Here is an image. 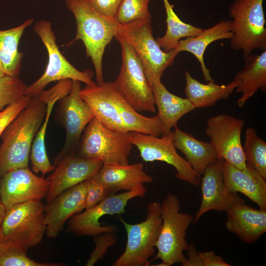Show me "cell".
Here are the masks:
<instances>
[{"label":"cell","instance_id":"1","mask_svg":"<svg viewBox=\"0 0 266 266\" xmlns=\"http://www.w3.org/2000/svg\"><path fill=\"white\" fill-rule=\"evenodd\" d=\"M80 95L93 110L95 117L110 129L156 136L164 134L158 115L148 117L139 113L116 91L113 82L86 85Z\"/></svg>","mask_w":266,"mask_h":266},{"label":"cell","instance_id":"2","mask_svg":"<svg viewBox=\"0 0 266 266\" xmlns=\"http://www.w3.org/2000/svg\"><path fill=\"white\" fill-rule=\"evenodd\" d=\"M50 90L33 97L1 133L0 145V176L19 168L28 167L34 136L46 111Z\"/></svg>","mask_w":266,"mask_h":266},{"label":"cell","instance_id":"3","mask_svg":"<svg viewBox=\"0 0 266 266\" xmlns=\"http://www.w3.org/2000/svg\"><path fill=\"white\" fill-rule=\"evenodd\" d=\"M67 9L74 15L77 30L73 40H81L86 54L93 62L97 84L104 82L102 58L106 46L115 37L119 24L114 19L97 12L86 0H66Z\"/></svg>","mask_w":266,"mask_h":266},{"label":"cell","instance_id":"4","mask_svg":"<svg viewBox=\"0 0 266 266\" xmlns=\"http://www.w3.org/2000/svg\"><path fill=\"white\" fill-rule=\"evenodd\" d=\"M152 33L151 19L139 20L119 24L115 37L133 48L151 86L161 81L164 72L173 64L178 54L175 50L168 52L163 51Z\"/></svg>","mask_w":266,"mask_h":266},{"label":"cell","instance_id":"5","mask_svg":"<svg viewBox=\"0 0 266 266\" xmlns=\"http://www.w3.org/2000/svg\"><path fill=\"white\" fill-rule=\"evenodd\" d=\"M133 146L130 132L110 129L94 117L83 131L76 154L103 165H127Z\"/></svg>","mask_w":266,"mask_h":266},{"label":"cell","instance_id":"6","mask_svg":"<svg viewBox=\"0 0 266 266\" xmlns=\"http://www.w3.org/2000/svg\"><path fill=\"white\" fill-rule=\"evenodd\" d=\"M264 0H235L230 6L233 37L230 45L245 59L255 49L266 50Z\"/></svg>","mask_w":266,"mask_h":266},{"label":"cell","instance_id":"7","mask_svg":"<svg viewBox=\"0 0 266 266\" xmlns=\"http://www.w3.org/2000/svg\"><path fill=\"white\" fill-rule=\"evenodd\" d=\"M180 202L177 196L168 194L161 203L162 224L156 247L158 252L154 259H160L170 266L182 264L187 257L183 252L189 244L186 239V231L194 217L180 212Z\"/></svg>","mask_w":266,"mask_h":266},{"label":"cell","instance_id":"8","mask_svg":"<svg viewBox=\"0 0 266 266\" xmlns=\"http://www.w3.org/2000/svg\"><path fill=\"white\" fill-rule=\"evenodd\" d=\"M161 203L154 201L148 205L145 220L131 224L120 219L127 234L124 252L113 266H148L149 259L155 253V248L162 224Z\"/></svg>","mask_w":266,"mask_h":266},{"label":"cell","instance_id":"9","mask_svg":"<svg viewBox=\"0 0 266 266\" xmlns=\"http://www.w3.org/2000/svg\"><path fill=\"white\" fill-rule=\"evenodd\" d=\"M121 48L122 64L113 85L116 91L137 112H156L152 86L133 48L117 39Z\"/></svg>","mask_w":266,"mask_h":266},{"label":"cell","instance_id":"10","mask_svg":"<svg viewBox=\"0 0 266 266\" xmlns=\"http://www.w3.org/2000/svg\"><path fill=\"white\" fill-rule=\"evenodd\" d=\"M45 205L31 200L6 209L0 227L2 241L20 244L26 248L38 245L46 232Z\"/></svg>","mask_w":266,"mask_h":266},{"label":"cell","instance_id":"11","mask_svg":"<svg viewBox=\"0 0 266 266\" xmlns=\"http://www.w3.org/2000/svg\"><path fill=\"white\" fill-rule=\"evenodd\" d=\"M41 39L48 53L47 66L41 76L31 85L27 86L25 95L30 97L37 96L44 90L49 83L56 81L70 79L82 82L92 85L96 83L92 81L93 72L88 69L84 71L78 70L73 66L60 52L54 32L50 22L41 20L35 23L33 27Z\"/></svg>","mask_w":266,"mask_h":266},{"label":"cell","instance_id":"12","mask_svg":"<svg viewBox=\"0 0 266 266\" xmlns=\"http://www.w3.org/2000/svg\"><path fill=\"white\" fill-rule=\"evenodd\" d=\"M80 81L72 80L70 92L59 100L57 118L66 130L65 143L54 158L56 166L64 156L76 151L85 128L95 117L94 112L80 95Z\"/></svg>","mask_w":266,"mask_h":266},{"label":"cell","instance_id":"13","mask_svg":"<svg viewBox=\"0 0 266 266\" xmlns=\"http://www.w3.org/2000/svg\"><path fill=\"white\" fill-rule=\"evenodd\" d=\"M146 192L144 185L131 191L113 194L94 207L72 216L68 221L67 232L77 235L95 236L104 233L116 232L114 225L102 226L100 219L105 215L121 214L126 212L128 201L137 197H143Z\"/></svg>","mask_w":266,"mask_h":266},{"label":"cell","instance_id":"14","mask_svg":"<svg viewBox=\"0 0 266 266\" xmlns=\"http://www.w3.org/2000/svg\"><path fill=\"white\" fill-rule=\"evenodd\" d=\"M130 133L131 143L137 147L144 161L165 162L175 168L176 178L195 186L200 185V178L188 161L177 153L173 141L172 131L161 137L135 132Z\"/></svg>","mask_w":266,"mask_h":266},{"label":"cell","instance_id":"15","mask_svg":"<svg viewBox=\"0 0 266 266\" xmlns=\"http://www.w3.org/2000/svg\"><path fill=\"white\" fill-rule=\"evenodd\" d=\"M244 125L242 119L220 114L208 119L205 130L218 159H223L240 169L246 166L241 141Z\"/></svg>","mask_w":266,"mask_h":266},{"label":"cell","instance_id":"16","mask_svg":"<svg viewBox=\"0 0 266 266\" xmlns=\"http://www.w3.org/2000/svg\"><path fill=\"white\" fill-rule=\"evenodd\" d=\"M50 187L48 178L38 177L28 167L11 170L1 177L0 201L6 209L31 200H41Z\"/></svg>","mask_w":266,"mask_h":266},{"label":"cell","instance_id":"17","mask_svg":"<svg viewBox=\"0 0 266 266\" xmlns=\"http://www.w3.org/2000/svg\"><path fill=\"white\" fill-rule=\"evenodd\" d=\"M102 165L99 160L81 157L76 153L64 156L48 177L50 187L46 197L47 202L66 190L94 176Z\"/></svg>","mask_w":266,"mask_h":266},{"label":"cell","instance_id":"18","mask_svg":"<svg viewBox=\"0 0 266 266\" xmlns=\"http://www.w3.org/2000/svg\"><path fill=\"white\" fill-rule=\"evenodd\" d=\"M88 180L64 191L44 206V223L48 238L56 237L66 222L85 209Z\"/></svg>","mask_w":266,"mask_h":266},{"label":"cell","instance_id":"19","mask_svg":"<svg viewBox=\"0 0 266 266\" xmlns=\"http://www.w3.org/2000/svg\"><path fill=\"white\" fill-rule=\"evenodd\" d=\"M223 161L218 159L208 166L202 175L200 180L202 200L194 217V223L208 211H227L233 204L244 202L236 193H231L226 189L222 170Z\"/></svg>","mask_w":266,"mask_h":266},{"label":"cell","instance_id":"20","mask_svg":"<svg viewBox=\"0 0 266 266\" xmlns=\"http://www.w3.org/2000/svg\"><path fill=\"white\" fill-rule=\"evenodd\" d=\"M223 181L230 192H239L256 203L260 209L266 210V182L252 166L246 164L240 169L223 161L222 167Z\"/></svg>","mask_w":266,"mask_h":266},{"label":"cell","instance_id":"21","mask_svg":"<svg viewBox=\"0 0 266 266\" xmlns=\"http://www.w3.org/2000/svg\"><path fill=\"white\" fill-rule=\"evenodd\" d=\"M226 212L227 229L245 243L256 242L266 232V210L241 202L233 204Z\"/></svg>","mask_w":266,"mask_h":266},{"label":"cell","instance_id":"22","mask_svg":"<svg viewBox=\"0 0 266 266\" xmlns=\"http://www.w3.org/2000/svg\"><path fill=\"white\" fill-rule=\"evenodd\" d=\"M72 80L59 81L50 89V96L46 102V111L44 121L36 133L32 144L30 159L33 171L35 173L41 172L42 176L53 171L56 166L52 165L47 155L45 136L49 120L53 106L56 101L67 95L70 91Z\"/></svg>","mask_w":266,"mask_h":266},{"label":"cell","instance_id":"23","mask_svg":"<svg viewBox=\"0 0 266 266\" xmlns=\"http://www.w3.org/2000/svg\"><path fill=\"white\" fill-rule=\"evenodd\" d=\"M93 177L115 193L121 190L131 191L153 180L152 176L145 172L141 163L103 165Z\"/></svg>","mask_w":266,"mask_h":266},{"label":"cell","instance_id":"24","mask_svg":"<svg viewBox=\"0 0 266 266\" xmlns=\"http://www.w3.org/2000/svg\"><path fill=\"white\" fill-rule=\"evenodd\" d=\"M232 37L231 20H223L209 28L203 29L195 36L180 40L174 50L178 54L185 51L193 54L200 64L204 80L209 82L213 80L204 61L206 49L213 42L221 39L230 40Z\"/></svg>","mask_w":266,"mask_h":266},{"label":"cell","instance_id":"25","mask_svg":"<svg viewBox=\"0 0 266 266\" xmlns=\"http://www.w3.org/2000/svg\"><path fill=\"white\" fill-rule=\"evenodd\" d=\"M172 138L175 148L185 155V159L200 178L206 168L218 159L210 142L199 140L177 126L172 131Z\"/></svg>","mask_w":266,"mask_h":266},{"label":"cell","instance_id":"26","mask_svg":"<svg viewBox=\"0 0 266 266\" xmlns=\"http://www.w3.org/2000/svg\"><path fill=\"white\" fill-rule=\"evenodd\" d=\"M244 60L243 68L234 78L239 81L235 90L241 93L237 101L238 107L243 106L259 90L266 91V50L260 54H251Z\"/></svg>","mask_w":266,"mask_h":266},{"label":"cell","instance_id":"27","mask_svg":"<svg viewBox=\"0 0 266 266\" xmlns=\"http://www.w3.org/2000/svg\"><path fill=\"white\" fill-rule=\"evenodd\" d=\"M158 115L164 127V134L177 127L179 119L196 108L187 98H182L169 92L161 81L152 85Z\"/></svg>","mask_w":266,"mask_h":266},{"label":"cell","instance_id":"28","mask_svg":"<svg viewBox=\"0 0 266 266\" xmlns=\"http://www.w3.org/2000/svg\"><path fill=\"white\" fill-rule=\"evenodd\" d=\"M184 74V93L195 108L213 106L219 100L228 99L239 83L238 80L234 79L226 85L216 84L214 80L204 84L193 78L188 71Z\"/></svg>","mask_w":266,"mask_h":266},{"label":"cell","instance_id":"29","mask_svg":"<svg viewBox=\"0 0 266 266\" xmlns=\"http://www.w3.org/2000/svg\"><path fill=\"white\" fill-rule=\"evenodd\" d=\"M33 22L29 19L19 26L0 30V76H19L23 56L18 50L19 43L25 30Z\"/></svg>","mask_w":266,"mask_h":266},{"label":"cell","instance_id":"30","mask_svg":"<svg viewBox=\"0 0 266 266\" xmlns=\"http://www.w3.org/2000/svg\"><path fill=\"white\" fill-rule=\"evenodd\" d=\"M162 0L166 15V30L164 35L156 40L163 51L168 52L175 49L180 40L195 36L203 29L181 20L174 11L173 5L168 0Z\"/></svg>","mask_w":266,"mask_h":266},{"label":"cell","instance_id":"31","mask_svg":"<svg viewBox=\"0 0 266 266\" xmlns=\"http://www.w3.org/2000/svg\"><path fill=\"white\" fill-rule=\"evenodd\" d=\"M242 149L246 163L266 179V142L258 136L254 129L249 127L246 129Z\"/></svg>","mask_w":266,"mask_h":266},{"label":"cell","instance_id":"32","mask_svg":"<svg viewBox=\"0 0 266 266\" xmlns=\"http://www.w3.org/2000/svg\"><path fill=\"white\" fill-rule=\"evenodd\" d=\"M25 246L16 243L1 241L0 242V266H62L63 263H39L27 256Z\"/></svg>","mask_w":266,"mask_h":266},{"label":"cell","instance_id":"33","mask_svg":"<svg viewBox=\"0 0 266 266\" xmlns=\"http://www.w3.org/2000/svg\"><path fill=\"white\" fill-rule=\"evenodd\" d=\"M150 0H123L114 19L119 24L139 20L151 19L148 9Z\"/></svg>","mask_w":266,"mask_h":266},{"label":"cell","instance_id":"34","mask_svg":"<svg viewBox=\"0 0 266 266\" xmlns=\"http://www.w3.org/2000/svg\"><path fill=\"white\" fill-rule=\"evenodd\" d=\"M27 86L18 77L0 76V111L25 96Z\"/></svg>","mask_w":266,"mask_h":266},{"label":"cell","instance_id":"35","mask_svg":"<svg viewBox=\"0 0 266 266\" xmlns=\"http://www.w3.org/2000/svg\"><path fill=\"white\" fill-rule=\"evenodd\" d=\"M115 232H106L94 236L95 247L85 264L86 266H92L103 259L108 248L115 245L118 241Z\"/></svg>","mask_w":266,"mask_h":266},{"label":"cell","instance_id":"36","mask_svg":"<svg viewBox=\"0 0 266 266\" xmlns=\"http://www.w3.org/2000/svg\"><path fill=\"white\" fill-rule=\"evenodd\" d=\"M115 193L111 189L98 182L93 176L88 180L85 209L94 207L109 196Z\"/></svg>","mask_w":266,"mask_h":266},{"label":"cell","instance_id":"37","mask_svg":"<svg viewBox=\"0 0 266 266\" xmlns=\"http://www.w3.org/2000/svg\"><path fill=\"white\" fill-rule=\"evenodd\" d=\"M31 99L32 97L25 95L0 111V136L8 124L29 104Z\"/></svg>","mask_w":266,"mask_h":266},{"label":"cell","instance_id":"38","mask_svg":"<svg viewBox=\"0 0 266 266\" xmlns=\"http://www.w3.org/2000/svg\"><path fill=\"white\" fill-rule=\"evenodd\" d=\"M123 0H86L99 13L107 18L114 19Z\"/></svg>","mask_w":266,"mask_h":266},{"label":"cell","instance_id":"39","mask_svg":"<svg viewBox=\"0 0 266 266\" xmlns=\"http://www.w3.org/2000/svg\"><path fill=\"white\" fill-rule=\"evenodd\" d=\"M203 266H230L220 256L213 251L199 252Z\"/></svg>","mask_w":266,"mask_h":266},{"label":"cell","instance_id":"40","mask_svg":"<svg viewBox=\"0 0 266 266\" xmlns=\"http://www.w3.org/2000/svg\"><path fill=\"white\" fill-rule=\"evenodd\" d=\"M187 256L183 266H203L201 258L193 244H189Z\"/></svg>","mask_w":266,"mask_h":266},{"label":"cell","instance_id":"41","mask_svg":"<svg viewBox=\"0 0 266 266\" xmlns=\"http://www.w3.org/2000/svg\"><path fill=\"white\" fill-rule=\"evenodd\" d=\"M6 209L3 204L0 201V227L4 217Z\"/></svg>","mask_w":266,"mask_h":266},{"label":"cell","instance_id":"42","mask_svg":"<svg viewBox=\"0 0 266 266\" xmlns=\"http://www.w3.org/2000/svg\"><path fill=\"white\" fill-rule=\"evenodd\" d=\"M151 266H170V265L166 262L162 261V263L156 264V265H152Z\"/></svg>","mask_w":266,"mask_h":266},{"label":"cell","instance_id":"43","mask_svg":"<svg viewBox=\"0 0 266 266\" xmlns=\"http://www.w3.org/2000/svg\"><path fill=\"white\" fill-rule=\"evenodd\" d=\"M2 234L1 229H0V242L2 241Z\"/></svg>","mask_w":266,"mask_h":266},{"label":"cell","instance_id":"44","mask_svg":"<svg viewBox=\"0 0 266 266\" xmlns=\"http://www.w3.org/2000/svg\"><path fill=\"white\" fill-rule=\"evenodd\" d=\"M0 183H1V177L0 176Z\"/></svg>","mask_w":266,"mask_h":266}]
</instances>
